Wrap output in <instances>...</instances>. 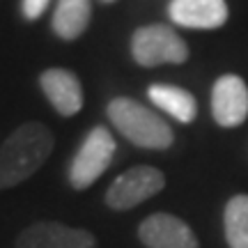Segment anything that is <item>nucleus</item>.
<instances>
[{
	"label": "nucleus",
	"mask_w": 248,
	"mask_h": 248,
	"mask_svg": "<svg viewBox=\"0 0 248 248\" xmlns=\"http://www.w3.org/2000/svg\"><path fill=\"white\" fill-rule=\"evenodd\" d=\"M90 16H92V2L90 0H58L51 28L60 39L74 42L88 30Z\"/></svg>",
	"instance_id": "12"
},
{
	"label": "nucleus",
	"mask_w": 248,
	"mask_h": 248,
	"mask_svg": "<svg viewBox=\"0 0 248 248\" xmlns=\"http://www.w3.org/2000/svg\"><path fill=\"white\" fill-rule=\"evenodd\" d=\"M131 55L140 67L159 64H184L188 60V46L166 23L140 26L131 37Z\"/></svg>",
	"instance_id": "3"
},
{
	"label": "nucleus",
	"mask_w": 248,
	"mask_h": 248,
	"mask_svg": "<svg viewBox=\"0 0 248 248\" xmlns=\"http://www.w3.org/2000/svg\"><path fill=\"white\" fill-rule=\"evenodd\" d=\"M106 113L117 131L142 150H168L175 140L170 124L136 99L115 97Z\"/></svg>",
	"instance_id": "2"
},
{
	"label": "nucleus",
	"mask_w": 248,
	"mask_h": 248,
	"mask_svg": "<svg viewBox=\"0 0 248 248\" xmlns=\"http://www.w3.org/2000/svg\"><path fill=\"white\" fill-rule=\"evenodd\" d=\"M115 138L106 126H94L85 136L83 145L78 147L76 156L69 166V184L76 191H83L97 182L108 170L115 156Z\"/></svg>",
	"instance_id": "4"
},
{
	"label": "nucleus",
	"mask_w": 248,
	"mask_h": 248,
	"mask_svg": "<svg viewBox=\"0 0 248 248\" xmlns=\"http://www.w3.org/2000/svg\"><path fill=\"white\" fill-rule=\"evenodd\" d=\"M53 133L42 122H26L0 145V191L32 177L53 152Z\"/></svg>",
	"instance_id": "1"
},
{
	"label": "nucleus",
	"mask_w": 248,
	"mask_h": 248,
	"mask_svg": "<svg viewBox=\"0 0 248 248\" xmlns=\"http://www.w3.org/2000/svg\"><path fill=\"white\" fill-rule=\"evenodd\" d=\"M168 14L170 21L191 30H216L230 16L225 0H172Z\"/></svg>",
	"instance_id": "10"
},
{
	"label": "nucleus",
	"mask_w": 248,
	"mask_h": 248,
	"mask_svg": "<svg viewBox=\"0 0 248 248\" xmlns=\"http://www.w3.org/2000/svg\"><path fill=\"white\" fill-rule=\"evenodd\" d=\"M138 237L147 248H200L191 225L172 214H152L138 228Z\"/></svg>",
	"instance_id": "8"
},
{
	"label": "nucleus",
	"mask_w": 248,
	"mask_h": 248,
	"mask_svg": "<svg viewBox=\"0 0 248 248\" xmlns=\"http://www.w3.org/2000/svg\"><path fill=\"white\" fill-rule=\"evenodd\" d=\"M104 2H115V0H104Z\"/></svg>",
	"instance_id": "15"
},
{
	"label": "nucleus",
	"mask_w": 248,
	"mask_h": 248,
	"mask_svg": "<svg viewBox=\"0 0 248 248\" xmlns=\"http://www.w3.org/2000/svg\"><path fill=\"white\" fill-rule=\"evenodd\" d=\"M14 248H97L94 234L58 221H37L18 232Z\"/></svg>",
	"instance_id": "6"
},
{
	"label": "nucleus",
	"mask_w": 248,
	"mask_h": 248,
	"mask_svg": "<svg viewBox=\"0 0 248 248\" xmlns=\"http://www.w3.org/2000/svg\"><path fill=\"white\" fill-rule=\"evenodd\" d=\"M166 177L159 168L154 166H136L122 172L115 182L108 186L106 191V204L115 212H126L131 207H138L140 202L150 200L163 191Z\"/></svg>",
	"instance_id": "5"
},
{
	"label": "nucleus",
	"mask_w": 248,
	"mask_h": 248,
	"mask_svg": "<svg viewBox=\"0 0 248 248\" xmlns=\"http://www.w3.org/2000/svg\"><path fill=\"white\" fill-rule=\"evenodd\" d=\"M39 85H42V92L48 99V104L62 117L76 115L83 108V88H80V80L74 71L62 69V67H51V69L42 71Z\"/></svg>",
	"instance_id": "9"
},
{
	"label": "nucleus",
	"mask_w": 248,
	"mask_h": 248,
	"mask_svg": "<svg viewBox=\"0 0 248 248\" xmlns=\"http://www.w3.org/2000/svg\"><path fill=\"white\" fill-rule=\"evenodd\" d=\"M147 97L156 108L163 113L172 115L177 122H193L198 115V101L195 97L184 88L177 85H166V83H154L147 88Z\"/></svg>",
	"instance_id": "11"
},
{
	"label": "nucleus",
	"mask_w": 248,
	"mask_h": 248,
	"mask_svg": "<svg viewBox=\"0 0 248 248\" xmlns=\"http://www.w3.org/2000/svg\"><path fill=\"white\" fill-rule=\"evenodd\" d=\"M51 5V0H21V12L28 21H37Z\"/></svg>",
	"instance_id": "14"
},
{
	"label": "nucleus",
	"mask_w": 248,
	"mask_h": 248,
	"mask_svg": "<svg viewBox=\"0 0 248 248\" xmlns=\"http://www.w3.org/2000/svg\"><path fill=\"white\" fill-rule=\"evenodd\" d=\"M225 239L230 248H248V195H234L223 214Z\"/></svg>",
	"instance_id": "13"
},
{
	"label": "nucleus",
	"mask_w": 248,
	"mask_h": 248,
	"mask_svg": "<svg viewBox=\"0 0 248 248\" xmlns=\"http://www.w3.org/2000/svg\"><path fill=\"white\" fill-rule=\"evenodd\" d=\"M212 115L218 126H239L248 117V85L237 74H223L212 88Z\"/></svg>",
	"instance_id": "7"
}]
</instances>
